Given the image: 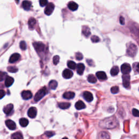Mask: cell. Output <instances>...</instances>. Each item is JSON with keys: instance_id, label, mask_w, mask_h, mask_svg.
<instances>
[{"instance_id": "cell-9", "label": "cell", "mask_w": 139, "mask_h": 139, "mask_svg": "<svg viewBox=\"0 0 139 139\" xmlns=\"http://www.w3.org/2000/svg\"><path fill=\"white\" fill-rule=\"evenodd\" d=\"M83 97L85 99V100H86L87 102H91V101L93 100V97L92 94L89 92V91H84L83 92Z\"/></svg>"}, {"instance_id": "cell-42", "label": "cell", "mask_w": 139, "mask_h": 139, "mask_svg": "<svg viewBox=\"0 0 139 139\" xmlns=\"http://www.w3.org/2000/svg\"><path fill=\"white\" fill-rule=\"evenodd\" d=\"M1 92V96H0V98H1V99L5 96V92L4 91V90H1V92Z\"/></svg>"}, {"instance_id": "cell-34", "label": "cell", "mask_w": 139, "mask_h": 139, "mask_svg": "<svg viewBox=\"0 0 139 139\" xmlns=\"http://www.w3.org/2000/svg\"><path fill=\"white\" fill-rule=\"evenodd\" d=\"M59 60H60V58L58 55L54 56L53 59V64L54 65H57L58 64V62H59Z\"/></svg>"}, {"instance_id": "cell-45", "label": "cell", "mask_w": 139, "mask_h": 139, "mask_svg": "<svg viewBox=\"0 0 139 139\" xmlns=\"http://www.w3.org/2000/svg\"><path fill=\"white\" fill-rule=\"evenodd\" d=\"M137 68L139 69V63H138V64H137Z\"/></svg>"}, {"instance_id": "cell-14", "label": "cell", "mask_w": 139, "mask_h": 139, "mask_svg": "<svg viewBox=\"0 0 139 139\" xmlns=\"http://www.w3.org/2000/svg\"><path fill=\"white\" fill-rule=\"evenodd\" d=\"M22 7L25 10H29L31 7V2L27 0H25L22 2Z\"/></svg>"}, {"instance_id": "cell-13", "label": "cell", "mask_w": 139, "mask_h": 139, "mask_svg": "<svg viewBox=\"0 0 139 139\" xmlns=\"http://www.w3.org/2000/svg\"><path fill=\"white\" fill-rule=\"evenodd\" d=\"M13 108L14 105L12 104H9L4 106V108H3V112L6 115H9L10 114L12 110H13Z\"/></svg>"}, {"instance_id": "cell-31", "label": "cell", "mask_w": 139, "mask_h": 139, "mask_svg": "<svg viewBox=\"0 0 139 139\" xmlns=\"http://www.w3.org/2000/svg\"><path fill=\"white\" fill-rule=\"evenodd\" d=\"M67 66L70 69L74 70L77 68V65H76V64H75L74 61L70 60V61H68L67 62Z\"/></svg>"}, {"instance_id": "cell-29", "label": "cell", "mask_w": 139, "mask_h": 139, "mask_svg": "<svg viewBox=\"0 0 139 139\" xmlns=\"http://www.w3.org/2000/svg\"><path fill=\"white\" fill-rule=\"evenodd\" d=\"M11 138V139H23L22 134L20 132H15L14 134H12Z\"/></svg>"}, {"instance_id": "cell-24", "label": "cell", "mask_w": 139, "mask_h": 139, "mask_svg": "<svg viewBox=\"0 0 139 139\" xmlns=\"http://www.w3.org/2000/svg\"><path fill=\"white\" fill-rule=\"evenodd\" d=\"M36 23V20L35 18L31 17L28 20V26L29 28L30 29H33Z\"/></svg>"}, {"instance_id": "cell-16", "label": "cell", "mask_w": 139, "mask_h": 139, "mask_svg": "<svg viewBox=\"0 0 139 139\" xmlns=\"http://www.w3.org/2000/svg\"><path fill=\"white\" fill-rule=\"evenodd\" d=\"M96 77L99 79V80H105L107 79V76L106 73L103 71H98L96 74Z\"/></svg>"}, {"instance_id": "cell-28", "label": "cell", "mask_w": 139, "mask_h": 139, "mask_svg": "<svg viewBox=\"0 0 139 139\" xmlns=\"http://www.w3.org/2000/svg\"><path fill=\"white\" fill-rule=\"evenodd\" d=\"M119 72V68L117 66H115L112 67V68L110 70V74L112 76H115L118 74Z\"/></svg>"}, {"instance_id": "cell-11", "label": "cell", "mask_w": 139, "mask_h": 139, "mask_svg": "<svg viewBox=\"0 0 139 139\" xmlns=\"http://www.w3.org/2000/svg\"><path fill=\"white\" fill-rule=\"evenodd\" d=\"M5 124H6V126L8 127V128H9L10 130H13L16 129V125L14 121H11V120L10 119L7 120V121H5Z\"/></svg>"}, {"instance_id": "cell-37", "label": "cell", "mask_w": 139, "mask_h": 139, "mask_svg": "<svg viewBox=\"0 0 139 139\" xmlns=\"http://www.w3.org/2000/svg\"><path fill=\"white\" fill-rule=\"evenodd\" d=\"M83 58V56L82 55V54L80 52H77L75 54V58L78 60H81Z\"/></svg>"}, {"instance_id": "cell-1", "label": "cell", "mask_w": 139, "mask_h": 139, "mask_svg": "<svg viewBox=\"0 0 139 139\" xmlns=\"http://www.w3.org/2000/svg\"><path fill=\"white\" fill-rule=\"evenodd\" d=\"M117 124V120L114 116L105 118L99 122L100 127L105 129H113L115 128Z\"/></svg>"}, {"instance_id": "cell-35", "label": "cell", "mask_w": 139, "mask_h": 139, "mask_svg": "<svg viewBox=\"0 0 139 139\" xmlns=\"http://www.w3.org/2000/svg\"><path fill=\"white\" fill-rule=\"evenodd\" d=\"M20 47L22 50H25L26 49L27 46H26V43L24 41H22L20 43Z\"/></svg>"}, {"instance_id": "cell-15", "label": "cell", "mask_w": 139, "mask_h": 139, "mask_svg": "<svg viewBox=\"0 0 139 139\" xmlns=\"http://www.w3.org/2000/svg\"><path fill=\"white\" fill-rule=\"evenodd\" d=\"M20 58V55L19 54L14 53L10 56L9 61L10 63H14L18 60Z\"/></svg>"}, {"instance_id": "cell-5", "label": "cell", "mask_w": 139, "mask_h": 139, "mask_svg": "<svg viewBox=\"0 0 139 139\" xmlns=\"http://www.w3.org/2000/svg\"><path fill=\"white\" fill-rule=\"evenodd\" d=\"M131 67L130 65L127 63H124L122 64L121 67V70L123 74H129L131 71Z\"/></svg>"}, {"instance_id": "cell-20", "label": "cell", "mask_w": 139, "mask_h": 139, "mask_svg": "<svg viewBox=\"0 0 139 139\" xmlns=\"http://www.w3.org/2000/svg\"><path fill=\"white\" fill-rule=\"evenodd\" d=\"M68 8L72 11L77 10L78 8V5L74 2H70L68 4Z\"/></svg>"}, {"instance_id": "cell-18", "label": "cell", "mask_w": 139, "mask_h": 139, "mask_svg": "<svg viewBox=\"0 0 139 139\" xmlns=\"http://www.w3.org/2000/svg\"><path fill=\"white\" fill-rule=\"evenodd\" d=\"M85 70V66L82 63H79L77 65V71L78 74L82 75L83 74V72Z\"/></svg>"}, {"instance_id": "cell-21", "label": "cell", "mask_w": 139, "mask_h": 139, "mask_svg": "<svg viewBox=\"0 0 139 139\" xmlns=\"http://www.w3.org/2000/svg\"><path fill=\"white\" fill-rule=\"evenodd\" d=\"M75 96V93L72 91L66 92L63 94V97L66 99H72Z\"/></svg>"}, {"instance_id": "cell-19", "label": "cell", "mask_w": 139, "mask_h": 139, "mask_svg": "<svg viewBox=\"0 0 139 139\" xmlns=\"http://www.w3.org/2000/svg\"><path fill=\"white\" fill-rule=\"evenodd\" d=\"M14 81V79L13 78H12L9 76H7L5 79V85L6 87H9L12 84H13Z\"/></svg>"}, {"instance_id": "cell-41", "label": "cell", "mask_w": 139, "mask_h": 139, "mask_svg": "<svg viewBox=\"0 0 139 139\" xmlns=\"http://www.w3.org/2000/svg\"><path fill=\"white\" fill-rule=\"evenodd\" d=\"M119 22H120V23H121L122 25L124 24V23H125V22H124V18L123 17L121 16L119 17Z\"/></svg>"}, {"instance_id": "cell-25", "label": "cell", "mask_w": 139, "mask_h": 139, "mask_svg": "<svg viewBox=\"0 0 139 139\" xmlns=\"http://www.w3.org/2000/svg\"><path fill=\"white\" fill-rule=\"evenodd\" d=\"M19 123L20 125L22 127H26L29 123L28 120L26 118H21L19 120Z\"/></svg>"}, {"instance_id": "cell-7", "label": "cell", "mask_w": 139, "mask_h": 139, "mask_svg": "<svg viewBox=\"0 0 139 139\" xmlns=\"http://www.w3.org/2000/svg\"><path fill=\"white\" fill-rule=\"evenodd\" d=\"M123 85L125 88H129L130 87V76L127 74H124L122 76Z\"/></svg>"}, {"instance_id": "cell-2", "label": "cell", "mask_w": 139, "mask_h": 139, "mask_svg": "<svg viewBox=\"0 0 139 139\" xmlns=\"http://www.w3.org/2000/svg\"><path fill=\"white\" fill-rule=\"evenodd\" d=\"M48 91L47 90V88L46 87H43L39 90L35 94L34 97V100L35 102H38L40 100H41L46 94L47 93Z\"/></svg>"}, {"instance_id": "cell-40", "label": "cell", "mask_w": 139, "mask_h": 139, "mask_svg": "<svg viewBox=\"0 0 139 139\" xmlns=\"http://www.w3.org/2000/svg\"><path fill=\"white\" fill-rule=\"evenodd\" d=\"M132 113L135 117H139V111L136 109H133L132 110Z\"/></svg>"}, {"instance_id": "cell-36", "label": "cell", "mask_w": 139, "mask_h": 139, "mask_svg": "<svg viewBox=\"0 0 139 139\" xmlns=\"http://www.w3.org/2000/svg\"><path fill=\"white\" fill-rule=\"evenodd\" d=\"M91 40L92 41V42H94V43H96V42H98L99 41L100 39L99 37L97 36H95V35H94V36H92L91 37Z\"/></svg>"}, {"instance_id": "cell-32", "label": "cell", "mask_w": 139, "mask_h": 139, "mask_svg": "<svg viewBox=\"0 0 139 139\" xmlns=\"http://www.w3.org/2000/svg\"><path fill=\"white\" fill-rule=\"evenodd\" d=\"M7 70L11 73H16L18 71V68L15 66H9L7 68Z\"/></svg>"}, {"instance_id": "cell-26", "label": "cell", "mask_w": 139, "mask_h": 139, "mask_svg": "<svg viewBox=\"0 0 139 139\" xmlns=\"http://www.w3.org/2000/svg\"><path fill=\"white\" fill-rule=\"evenodd\" d=\"M58 86L57 81L55 80H52L49 81V87L52 90H55Z\"/></svg>"}, {"instance_id": "cell-33", "label": "cell", "mask_w": 139, "mask_h": 139, "mask_svg": "<svg viewBox=\"0 0 139 139\" xmlns=\"http://www.w3.org/2000/svg\"><path fill=\"white\" fill-rule=\"evenodd\" d=\"M111 92L113 94L117 93L119 92V87L117 86H113L111 88Z\"/></svg>"}, {"instance_id": "cell-4", "label": "cell", "mask_w": 139, "mask_h": 139, "mask_svg": "<svg viewBox=\"0 0 139 139\" xmlns=\"http://www.w3.org/2000/svg\"><path fill=\"white\" fill-rule=\"evenodd\" d=\"M33 46L37 53H41L43 52L45 49V45L41 42H35L33 43Z\"/></svg>"}, {"instance_id": "cell-17", "label": "cell", "mask_w": 139, "mask_h": 139, "mask_svg": "<svg viewBox=\"0 0 139 139\" xmlns=\"http://www.w3.org/2000/svg\"><path fill=\"white\" fill-rule=\"evenodd\" d=\"M75 107L77 110H81L85 109L86 108V105L85 103L81 100H78L75 104Z\"/></svg>"}, {"instance_id": "cell-30", "label": "cell", "mask_w": 139, "mask_h": 139, "mask_svg": "<svg viewBox=\"0 0 139 139\" xmlns=\"http://www.w3.org/2000/svg\"><path fill=\"white\" fill-rule=\"evenodd\" d=\"M87 80L90 83H95L97 81V79L94 75L89 74L87 77Z\"/></svg>"}, {"instance_id": "cell-12", "label": "cell", "mask_w": 139, "mask_h": 139, "mask_svg": "<svg viewBox=\"0 0 139 139\" xmlns=\"http://www.w3.org/2000/svg\"><path fill=\"white\" fill-rule=\"evenodd\" d=\"M73 73L72 71L68 69H65L62 72V76L65 79H70L72 77Z\"/></svg>"}, {"instance_id": "cell-23", "label": "cell", "mask_w": 139, "mask_h": 139, "mask_svg": "<svg viewBox=\"0 0 139 139\" xmlns=\"http://www.w3.org/2000/svg\"><path fill=\"white\" fill-rule=\"evenodd\" d=\"M82 33L85 37H89L91 34L90 28L87 26H84L82 28Z\"/></svg>"}, {"instance_id": "cell-27", "label": "cell", "mask_w": 139, "mask_h": 139, "mask_svg": "<svg viewBox=\"0 0 139 139\" xmlns=\"http://www.w3.org/2000/svg\"><path fill=\"white\" fill-rule=\"evenodd\" d=\"M58 105L59 108L61 109H67L70 106L71 104L67 102H61L58 104Z\"/></svg>"}, {"instance_id": "cell-22", "label": "cell", "mask_w": 139, "mask_h": 139, "mask_svg": "<svg viewBox=\"0 0 139 139\" xmlns=\"http://www.w3.org/2000/svg\"><path fill=\"white\" fill-rule=\"evenodd\" d=\"M97 139H110L109 135L106 132L102 131L98 134Z\"/></svg>"}, {"instance_id": "cell-8", "label": "cell", "mask_w": 139, "mask_h": 139, "mask_svg": "<svg viewBox=\"0 0 139 139\" xmlns=\"http://www.w3.org/2000/svg\"><path fill=\"white\" fill-rule=\"evenodd\" d=\"M27 114H28V116L31 118H35L37 114L36 109L35 108V107H31V108H30L28 109Z\"/></svg>"}, {"instance_id": "cell-43", "label": "cell", "mask_w": 139, "mask_h": 139, "mask_svg": "<svg viewBox=\"0 0 139 139\" xmlns=\"http://www.w3.org/2000/svg\"><path fill=\"white\" fill-rule=\"evenodd\" d=\"M4 75H6V73H3L2 72H1V76H0V77H1V78H0V79H1V81H2L3 80V78L4 77Z\"/></svg>"}, {"instance_id": "cell-10", "label": "cell", "mask_w": 139, "mask_h": 139, "mask_svg": "<svg viewBox=\"0 0 139 139\" xmlns=\"http://www.w3.org/2000/svg\"><path fill=\"white\" fill-rule=\"evenodd\" d=\"M21 96L23 99L28 100L32 97L33 95H32V93H31V92L30 91L24 90L22 92Z\"/></svg>"}, {"instance_id": "cell-6", "label": "cell", "mask_w": 139, "mask_h": 139, "mask_svg": "<svg viewBox=\"0 0 139 139\" xmlns=\"http://www.w3.org/2000/svg\"><path fill=\"white\" fill-rule=\"evenodd\" d=\"M54 9V5L52 3H49L47 4L45 9V13L47 15H51Z\"/></svg>"}, {"instance_id": "cell-44", "label": "cell", "mask_w": 139, "mask_h": 139, "mask_svg": "<svg viewBox=\"0 0 139 139\" xmlns=\"http://www.w3.org/2000/svg\"><path fill=\"white\" fill-rule=\"evenodd\" d=\"M62 139H68L67 137H64V138H62Z\"/></svg>"}, {"instance_id": "cell-38", "label": "cell", "mask_w": 139, "mask_h": 139, "mask_svg": "<svg viewBox=\"0 0 139 139\" xmlns=\"http://www.w3.org/2000/svg\"><path fill=\"white\" fill-rule=\"evenodd\" d=\"M45 135L48 137H51L55 135V132L54 131H46L45 132Z\"/></svg>"}, {"instance_id": "cell-3", "label": "cell", "mask_w": 139, "mask_h": 139, "mask_svg": "<svg viewBox=\"0 0 139 139\" xmlns=\"http://www.w3.org/2000/svg\"><path fill=\"white\" fill-rule=\"evenodd\" d=\"M137 47L133 43H131L130 45L129 46L127 50V54L130 56H131V57H134V56L136 55V52H137Z\"/></svg>"}, {"instance_id": "cell-39", "label": "cell", "mask_w": 139, "mask_h": 139, "mask_svg": "<svg viewBox=\"0 0 139 139\" xmlns=\"http://www.w3.org/2000/svg\"><path fill=\"white\" fill-rule=\"evenodd\" d=\"M39 3L41 7H44L48 4V1L47 0H39Z\"/></svg>"}]
</instances>
